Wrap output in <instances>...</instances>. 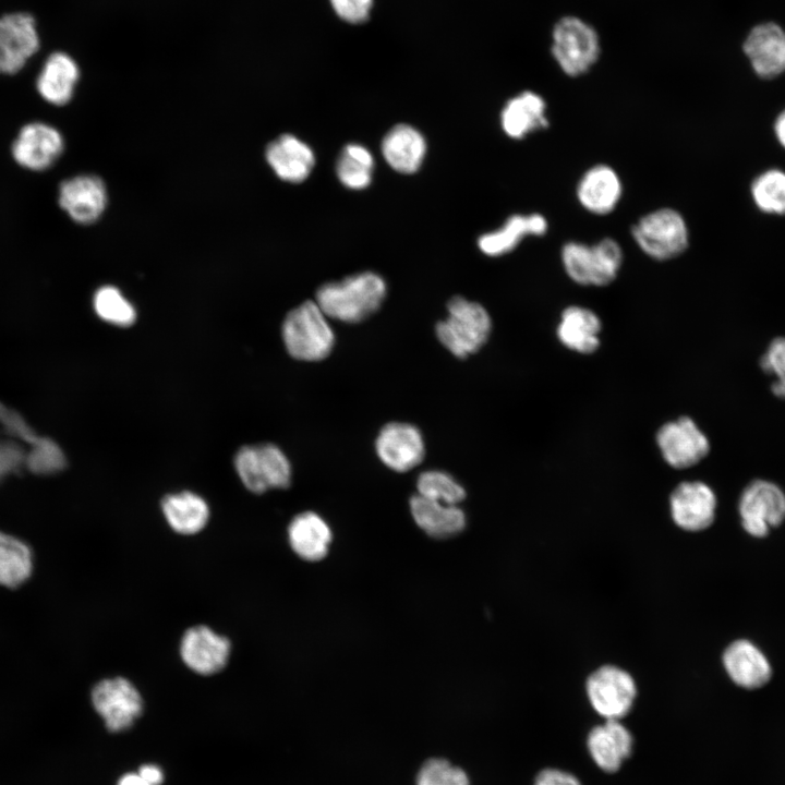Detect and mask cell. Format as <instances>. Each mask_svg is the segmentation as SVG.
Listing matches in <instances>:
<instances>
[{
    "mask_svg": "<svg viewBox=\"0 0 785 785\" xmlns=\"http://www.w3.org/2000/svg\"><path fill=\"white\" fill-rule=\"evenodd\" d=\"M63 148V137L56 128L44 122H31L20 130L11 152L23 168L43 171L56 162Z\"/></svg>",
    "mask_w": 785,
    "mask_h": 785,
    "instance_id": "cell-14",
    "label": "cell"
},
{
    "mask_svg": "<svg viewBox=\"0 0 785 785\" xmlns=\"http://www.w3.org/2000/svg\"><path fill=\"white\" fill-rule=\"evenodd\" d=\"M265 156L277 177L291 183L304 181L315 165L312 148L291 134H282L273 141Z\"/></svg>",
    "mask_w": 785,
    "mask_h": 785,
    "instance_id": "cell-25",
    "label": "cell"
},
{
    "mask_svg": "<svg viewBox=\"0 0 785 785\" xmlns=\"http://www.w3.org/2000/svg\"><path fill=\"white\" fill-rule=\"evenodd\" d=\"M117 785H149L138 773H128L120 777Z\"/></svg>",
    "mask_w": 785,
    "mask_h": 785,
    "instance_id": "cell-44",
    "label": "cell"
},
{
    "mask_svg": "<svg viewBox=\"0 0 785 785\" xmlns=\"http://www.w3.org/2000/svg\"><path fill=\"white\" fill-rule=\"evenodd\" d=\"M551 53L567 76H581L590 71L600 58L599 35L580 17L564 16L553 27Z\"/></svg>",
    "mask_w": 785,
    "mask_h": 785,
    "instance_id": "cell-6",
    "label": "cell"
},
{
    "mask_svg": "<svg viewBox=\"0 0 785 785\" xmlns=\"http://www.w3.org/2000/svg\"><path fill=\"white\" fill-rule=\"evenodd\" d=\"M288 540L293 552L302 559H323L331 542V531L326 521L315 512L295 516L288 527Z\"/></svg>",
    "mask_w": 785,
    "mask_h": 785,
    "instance_id": "cell-28",
    "label": "cell"
},
{
    "mask_svg": "<svg viewBox=\"0 0 785 785\" xmlns=\"http://www.w3.org/2000/svg\"><path fill=\"white\" fill-rule=\"evenodd\" d=\"M26 449L12 438H0V480L25 466Z\"/></svg>",
    "mask_w": 785,
    "mask_h": 785,
    "instance_id": "cell-39",
    "label": "cell"
},
{
    "mask_svg": "<svg viewBox=\"0 0 785 785\" xmlns=\"http://www.w3.org/2000/svg\"><path fill=\"white\" fill-rule=\"evenodd\" d=\"M773 131L777 142L785 149V109L776 117Z\"/></svg>",
    "mask_w": 785,
    "mask_h": 785,
    "instance_id": "cell-43",
    "label": "cell"
},
{
    "mask_svg": "<svg viewBox=\"0 0 785 785\" xmlns=\"http://www.w3.org/2000/svg\"><path fill=\"white\" fill-rule=\"evenodd\" d=\"M381 149L386 162L394 170L410 174L421 167L426 153V142L420 131L400 123L386 133Z\"/></svg>",
    "mask_w": 785,
    "mask_h": 785,
    "instance_id": "cell-27",
    "label": "cell"
},
{
    "mask_svg": "<svg viewBox=\"0 0 785 785\" xmlns=\"http://www.w3.org/2000/svg\"><path fill=\"white\" fill-rule=\"evenodd\" d=\"M416 488L419 495L447 505H457L466 497L464 488L450 474L438 470L422 472Z\"/></svg>",
    "mask_w": 785,
    "mask_h": 785,
    "instance_id": "cell-35",
    "label": "cell"
},
{
    "mask_svg": "<svg viewBox=\"0 0 785 785\" xmlns=\"http://www.w3.org/2000/svg\"><path fill=\"white\" fill-rule=\"evenodd\" d=\"M80 78V69L65 52L51 53L36 80V89L44 100L55 106L68 104Z\"/></svg>",
    "mask_w": 785,
    "mask_h": 785,
    "instance_id": "cell-26",
    "label": "cell"
},
{
    "mask_svg": "<svg viewBox=\"0 0 785 785\" xmlns=\"http://www.w3.org/2000/svg\"><path fill=\"white\" fill-rule=\"evenodd\" d=\"M374 158L371 152L355 143L343 147L336 162V174L348 189L363 190L372 181Z\"/></svg>",
    "mask_w": 785,
    "mask_h": 785,
    "instance_id": "cell-32",
    "label": "cell"
},
{
    "mask_svg": "<svg viewBox=\"0 0 785 785\" xmlns=\"http://www.w3.org/2000/svg\"><path fill=\"white\" fill-rule=\"evenodd\" d=\"M602 321L591 309L582 305L566 306L556 328L559 342L579 354H592L600 347Z\"/></svg>",
    "mask_w": 785,
    "mask_h": 785,
    "instance_id": "cell-24",
    "label": "cell"
},
{
    "mask_svg": "<svg viewBox=\"0 0 785 785\" xmlns=\"http://www.w3.org/2000/svg\"><path fill=\"white\" fill-rule=\"evenodd\" d=\"M33 570L29 546L15 536L0 532V585L17 588Z\"/></svg>",
    "mask_w": 785,
    "mask_h": 785,
    "instance_id": "cell-31",
    "label": "cell"
},
{
    "mask_svg": "<svg viewBox=\"0 0 785 785\" xmlns=\"http://www.w3.org/2000/svg\"><path fill=\"white\" fill-rule=\"evenodd\" d=\"M751 197L756 206L770 215H785V171L769 169L751 183Z\"/></svg>",
    "mask_w": 785,
    "mask_h": 785,
    "instance_id": "cell-33",
    "label": "cell"
},
{
    "mask_svg": "<svg viewBox=\"0 0 785 785\" xmlns=\"http://www.w3.org/2000/svg\"><path fill=\"white\" fill-rule=\"evenodd\" d=\"M0 425L7 436L26 445V451L43 446L49 438L37 435L15 410L0 402Z\"/></svg>",
    "mask_w": 785,
    "mask_h": 785,
    "instance_id": "cell-37",
    "label": "cell"
},
{
    "mask_svg": "<svg viewBox=\"0 0 785 785\" xmlns=\"http://www.w3.org/2000/svg\"><path fill=\"white\" fill-rule=\"evenodd\" d=\"M548 227L547 218L541 213L512 214L499 228L482 234L478 246L487 256H503L528 237L545 235Z\"/></svg>",
    "mask_w": 785,
    "mask_h": 785,
    "instance_id": "cell-21",
    "label": "cell"
},
{
    "mask_svg": "<svg viewBox=\"0 0 785 785\" xmlns=\"http://www.w3.org/2000/svg\"><path fill=\"white\" fill-rule=\"evenodd\" d=\"M738 510L745 531L763 538L785 519V494L771 481L754 480L744 488Z\"/></svg>",
    "mask_w": 785,
    "mask_h": 785,
    "instance_id": "cell-9",
    "label": "cell"
},
{
    "mask_svg": "<svg viewBox=\"0 0 785 785\" xmlns=\"http://www.w3.org/2000/svg\"><path fill=\"white\" fill-rule=\"evenodd\" d=\"M39 49L35 17L27 12L0 16V74H15Z\"/></svg>",
    "mask_w": 785,
    "mask_h": 785,
    "instance_id": "cell-12",
    "label": "cell"
},
{
    "mask_svg": "<svg viewBox=\"0 0 785 785\" xmlns=\"http://www.w3.org/2000/svg\"><path fill=\"white\" fill-rule=\"evenodd\" d=\"M534 785H581L572 774L558 769L542 770L534 780Z\"/></svg>",
    "mask_w": 785,
    "mask_h": 785,
    "instance_id": "cell-41",
    "label": "cell"
},
{
    "mask_svg": "<svg viewBox=\"0 0 785 785\" xmlns=\"http://www.w3.org/2000/svg\"><path fill=\"white\" fill-rule=\"evenodd\" d=\"M578 204L595 216H606L619 205L623 194V180L615 168L607 164L589 167L576 184Z\"/></svg>",
    "mask_w": 785,
    "mask_h": 785,
    "instance_id": "cell-15",
    "label": "cell"
},
{
    "mask_svg": "<svg viewBox=\"0 0 785 785\" xmlns=\"http://www.w3.org/2000/svg\"><path fill=\"white\" fill-rule=\"evenodd\" d=\"M559 256L567 277L582 287L611 285L624 263L623 247L612 237L601 238L591 244L569 240L561 245Z\"/></svg>",
    "mask_w": 785,
    "mask_h": 785,
    "instance_id": "cell-2",
    "label": "cell"
},
{
    "mask_svg": "<svg viewBox=\"0 0 785 785\" xmlns=\"http://www.w3.org/2000/svg\"><path fill=\"white\" fill-rule=\"evenodd\" d=\"M410 509L415 523L428 535L445 539L464 529L466 516L457 505H447L414 495Z\"/></svg>",
    "mask_w": 785,
    "mask_h": 785,
    "instance_id": "cell-29",
    "label": "cell"
},
{
    "mask_svg": "<svg viewBox=\"0 0 785 785\" xmlns=\"http://www.w3.org/2000/svg\"><path fill=\"white\" fill-rule=\"evenodd\" d=\"M335 13L351 24L365 22L373 7V0H329Z\"/></svg>",
    "mask_w": 785,
    "mask_h": 785,
    "instance_id": "cell-40",
    "label": "cell"
},
{
    "mask_svg": "<svg viewBox=\"0 0 785 785\" xmlns=\"http://www.w3.org/2000/svg\"><path fill=\"white\" fill-rule=\"evenodd\" d=\"M633 738L618 720H605L593 727L587 738L588 751L595 764L607 773L619 770L631 754Z\"/></svg>",
    "mask_w": 785,
    "mask_h": 785,
    "instance_id": "cell-22",
    "label": "cell"
},
{
    "mask_svg": "<svg viewBox=\"0 0 785 785\" xmlns=\"http://www.w3.org/2000/svg\"><path fill=\"white\" fill-rule=\"evenodd\" d=\"M230 641L207 626H195L188 629L180 643V655L183 663L201 675H213L220 672L230 655Z\"/></svg>",
    "mask_w": 785,
    "mask_h": 785,
    "instance_id": "cell-17",
    "label": "cell"
},
{
    "mask_svg": "<svg viewBox=\"0 0 785 785\" xmlns=\"http://www.w3.org/2000/svg\"><path fill=\"white\" fill-rule=\"evenodd\" d=\"M716 506L715 493L701 481H684L669 496L674 523L688 532L708 529L715 519Z\"/></svg>",
    "mask_w": 785,
    "mask_h": 785,
    "instance_id": "cell-13",
    "label": "cell"
},
{
    "mask_svg": "<svg viewBox=\"0 0 785 785\" xmlns=\"http://www.w3.org/2000/svg\"><path fill=\"white\" fill-rule=\"evenodd\" d=\"M58 201L60 207L74 221L82 225L92 224L106 208V185L97 176H76L61 182Z\"/></svg>",
    "mask_w": 785,
    "mask_h": 785,
    "instance_id": "cell-18",
    "label": "cell"
},
{
    "mask_svg": "<svg viewBox=\"0 0 785 785\" xmlns=\"http://www.w3.org/2000/svg\"><path fill=\"white\" fill-rule=\"evenodd\" d=\"M93 304L96 314L113 325L130 326L136 318L133 305L113 286L99 288L94 295Z\"/></svg>",
    "mask_w": 785,
    "mask_h": 785,
    "instance_id": "cell-34",
    "label": "cell"
},
{
    "mask_svg": "<svg viewBox=\"0 0 785 785\" xmlns=\"http://www.w3.org/2000/svg\"><path fill=\"white\" fill-rule=\"evenodd\" d=\"M386 290L379 275L363 271L323 285L316 291L315 302L328 318L359 323L379 309Z\"/></svg>",
    "mask_w": 785,
    "mask_h": 785,
    "instance_id": "cell-1",
    "label": "cell"
},
{
    "mask_svg": "<svg viewBox=\"0 0 785 785\" xmlns=\"http://www.w3.org/2000/svg\"><path fill=\"white\" fill-rule=\"evenodd\" d=\"M282 339L292 358L307 362L327 358L335 343L328 317L315 301H305L287 314Z\"/></svg>",
    "mask_w": 785,
    "mask_h": 785,
    "instance_id": "cell-5",
    "label": "cell"
},
{
    "mask_svg": "<svg viewBox=\"0 0 785 785\" xmlns=\"http://www.w3.org/2000/svg\"><path fill=\"white\" fill-rule=\"evenodd\" d=\"M137 773L149 785H160L164 782V772L156 764H144Z\"/></svg>",
    "mask_w": 785,
    "mask_h": 785,
    "instance_id": "cell-42",
    "label": "cell"
},
{
    "mask_svg": "<svg viewBox=\"0 0 785 785\" xmlns=\"http://www.w3.org/2000/svg\"><path fill=\"white\" fill-rule=\"evenodd\" d=\"M161 508L171 529L184 535L202 531L209 519L207 503L189 491L167 495L162 499Z\"/></svg>",
    "mask_w": 785,
    "mask_h": 785,
    "instance_id": "cell-30",
    "label": "cell"
},
{
    "mask_svg": "<svg viewBox=\"0 0 785 785\" xmlns=\"http://www.w3.org/2000/svg\"><path fill=\"white\" fill-rule=\"evenodd\" d=\"M585 691L591 706L604 720H620L629 713L637 697L633 677L615 665H603L587 679Z\"/></svg>",
    "mask_w": 785,
    "mask_h": 785,
    "instance_id": "cell-8",
    "label": "cell"
},
{
    "mask_svg": "<svg viewBox=\"0 0 785 785\" xmlns=\"http://www.w3.org/2000/svg\"><path fill=\"white\" fill-rule=\"evenodd\" d=\"M448 316L436 325L440 343L455 357L464 359L478 352L488 340L492 319L486 309L462 297L447 304Z\"/></svg>",
    "mask_w": 785,
    "mask_h": 785,
    "instance_id": "cell-4",
    "label": "cell"
},
{
    "mask_svg": "<svg viewBox=\"0 0 785 785\" xmlns=\"http://www.w3.org/2000/svg\"><path fill=\"white\" fill-rule=\"evenodd\" d=\"M630 234L637 247L657 262L680 256L690 243L688 224L673 207H659L640 216L631 226Z\"/></svg>",
    "mask_w": 785,
    "mask_h": 785,
    "instance_id": "cell-3",
    "label": "cell"
},
{
    "mask_svg": "<svg viewBox=\"0 0 785 785\" xmlns=\"http://www.w3.org/2000/svg\"><path fill=\"white\" fill-rule=\"evenodd\" d=\"M761 369L775 377L771 386L772 392L785 398V337L775 338L760 360Z\"/></svg>",
    "mask_w": 785,
    "mask_h": 785,
    "instance_id": "cell-38",
    "label": "cell"
},
{
    "mask_svg": "<svg viewBox=\"0 0 785 785\" xmlns=\"http://www.w3.org/2000/svg\"><path fill=\"white\" fill-rule=\"evenodd\" d=\"M655 442L664 461L677 470L698 464L710 451L708 436L689 416H679L661 425Z\"/></svg>",
    "mask_w": 785,
    "mask_h": 785,
    "instance_id": "cell-10",
    "label": "cell"
},
{
    "mask_svg": "<svg viewBox=\"0 0 785 785\" xmlns=\"http://www.w3.org/2000/svg\"><path fill=\"white\" fill-rule=\"evenodd\" d=\"M92 702L111 732L130 728L143 710V701L135 686L123 677L106 678L92 690Z\"/></svg>",
    "mask_w": 785,
    "mask_h": 785,
    "instance_id": "cell-11",
    "label": "cell"
},
{
    "mask_svg": "<svg viewBox=\"0 0 785 785\" xmlns=\"http://www.w3.org/2000/svg\"><path fill=\"white\" fill-rule=\"evenodd\" d=\"M375 449L381 461L389 469L406 472L424 458L425 447L421 432L414 425L391 422L379 431Z\"/></svg>",
    "mask_w": 785,
    "mask_h": 785,
    "instance_id": "cell-16",
    "label": "cell"
},
{
    "mask_svg": "<svg viewBox=\"0 0 785 785\" xmlns=\"http://www.w3.org/2000/svg\"><path fill=\"white\" fill-rule=\"evenodd\" d=\"M234 466L242 483L253 493L285 488L290 484V462L281 449L273 444L241 448Z\"/></svg>",
    "mask_w": 785,
    "mask_h": 785,
    "instance_id": "cell-7",
    "label": "cell"
},
{
    "mask_svg": "<svg viewBox=\"0 0 785 785\" xmlns=\"http://www.w3.org/2000/svg\"><path fill=\"white\" fill-rule=\"evenodd\" d=\"M754 73L774 78L785 72V31L774 22L756 25L742 44Z\"/></svg>",
    "mask_w": 785,
    "mask_h": 785,
    "instance_id": "cell-19",
    "label": "cell"
},
{
    "mask_svg": "<svg viewBox=\"0 0 785 785\" xmlns=\"http://www.w3.org/2000/svg\"><path fill=\"white\" fill-rule=\"evenodd\" d=\"M416 785H470L466 772L446 759L432 758L423 763Z\"/></svg>",
    "mask_w": 785,
    "mask_h": 785,
    "instance_id": "cell-36",
    "label": "cell"
},
{
    "mask_svg": "<svg viewBox=\"0 0 785 785\" xmlns=\"http://www.w3.org/2000/svg\"><path fill=\"white\" fill-rule=\"evenodd\" d=\"M723 665L729 678L746 689L762 687L772 675L770 662L764 653L746 639L736 640L725 649Z\"/></svg>",
    "mask_w": 785,
    "mask_h": 785,
    "instance_id": "cell-23",
    "label": "cell"
},
{
    "mask_svg": "<svg viewBox=\"0 0 785 785\" xmlns=\"http://www.w3.org/2000/svg\"><path fill=\"white\" fill-rule=\"evenodd\" d=\"M499 121L503 132L512 140H523L550 126L547 104L534 90H522L504 105Z\"/></svg>",
    "mask_w": 785,
    "mask_h": 785,
    "instance_id": "cell-20",
    "label": "cell"
}]
</instances>
